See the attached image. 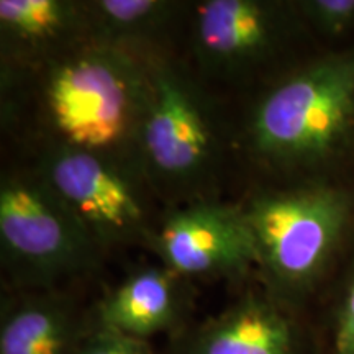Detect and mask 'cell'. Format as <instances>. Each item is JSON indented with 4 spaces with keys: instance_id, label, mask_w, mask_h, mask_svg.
<instances>
[{
    "instance_id": "8992f818",
    "label": "cell",
    "mask_w": 354,
    "mask_h": 354,
    "mask_svg": "<svg viewBox=\"0 0 354 354\" xmlns=\"http://www.w3.org/2000/svg\"><path fill=\"white\" fill-rule=\"evenodd\" d=\"M41 177L97 245L146 234L143 201L117 159L59 143Z\"/></svg>"
},
{
    "instance_id": "5bb4252c",
    "label": "cell",
    "mask_w": 354,
    "mask_h": 354,
    "mask_svg": "<svg viewBox=\"0 0 354 354\" xmlns=\"http://www.w3.org/2000/svg\"><path fill=\"white\" fill-rule=\"evenodd\" d=\"M300 10L323 35L336 37L354 26V0H308Z\"/></svg>"
},
{
    "instance_id": "ba28073f",
    "label": "cell",
    "mask_w": 354,
    "mask_h": 354,
    "mask_svg": "<svg viewBox=\"0 0 354 354\" xmlns=\"http://www.w3.org/2000/svg\"><path fill=\"white\" fill-rule=\"evenodd\" d=\"M284 33L281 8L256 0H210L196 17V46L215 69H241L258 63Z\"/></svg>"
},
{
    "instance_id": "4fadbf2b",
    "label": "cell",
    "mask_w": 354,
    "mask_h": 354,
    "mask_svg": "<svg viewBox=\"0 0 354 354\" xmlns=\"http://www.w3.org/2000/svg\"><path fill=\"white\" fill-rule=\"evenodd\" d=\"M92 19L109 38H138L169 15L172 3L159 0H100L88 6Z\"/></svg>"
},
{
    "instance_id": "7a4b0ae2",
    "label": "cell",
    "mask_w": 354,
    "mask_h": 354,
    "mask_svg": "<svg viewBox=\"0 0 354 354\" xmlns=\"http://www.w3.org/2000/svg\"><path fill=\"white\" fill-rule=\"evenodd\" d=\"M354 131V53L322 57L272 88L251 120L259 156L307 166L333 156Z\"/></svg>"
},
{
    "instance_id": "2e32d148",
    "label": "cell",
    "mask_w": 354,
    "mask_h": 354,
    "mask_svg": "<svg viewBox=\"0 0 354 354\" xmlns=\"http://www.w3.org/2000/svg\"><path fill=\"white\" fill-rule=\"evenodd\" d=\"M333 354H354V272L336 315Z\"/></svg>"
},
{
    "instance_id": "9c48e42d",
    "label": "cell",
    "mask_w": 354,
    "mask_h": 354,
    "mask_svg": "<svg viewBox=\"0 0 354 354\" xmlns=\"http://www.w3.org/2000/svg\"><path fill=\"white\" fill-rule=\"evenodd\" d=\"M292 318L269 297L248 295L207 323L185 354H297Z\"/></svg>"
},
{
    "instance_id": "8fae6325",
    "label": "cell",
    "mask_w": 354,
    "mask_h": 354,
    "mask_svg": "<svg viewBox=\"0 0 354 354\" xmlns=\"http://www.w3.org/2000/svg\"><path fill=\"white\" fill-rule=\"evenodd\" d=\"M81 339L73 310L57 299H25L3 312L0 354H77Z\"/></svg>"
},
{
    "instance_id": "6da1fadb",
    "label": "cell",
    "mask_w": 354,
    "mask_h": 354,
    "mask_svg": "<svg viewBox=\"0 0 354 354\" xmlns=\"http://www.w3.org/2000/svg\"><path fill=\"white\" fill-rule=\"evenodd\" d=\"M148 88V68L113 44H97L51 69L48 115L61 145L117 159L136 143Z\"/></svg>"
},
{
    "instance_id": "7c38bea8",
    "label": "cell",
    "mask_w": 354,
    "mask_h": 354,
    "mask_svg": "<svg viewBox=\"0 0 354 354\" xmlns=\"http://www.w3.org/2000/svg\"><path fill=\"white\" fill-rule=\"evenodd\" d=\"M76 7L63 0H2L0 30L8 43L26 48L46 46L69 32Z\"/></svg>"
},
{
    "instance_id": "3957f363",
    "label": "cell",
    "mask_w": 354,
    "mask_h": 354,
    "mask_svg": "<svg viewBox=\"0 0 354 354\" xmlns=\"http://www.w3.org/2000/svg\"><path fill=\"white\" fill-rule=\"evenodd\" d=\"M243 210L258 268L277 294L307 290L342 241L351 202L328 185L277 190L254 197Z\"/></svg>"
},
{
    "instance_id": "52a82bcc",
    "label": "cell",
    "mask_w": 354,
    "mask_h": 354,
    "mask_svg": "<svg viewBox=\"0 0 354 354\" xmlns=\"http://www.w3.org/2000/svg\"><path fill=\"white\" fill-rule=\"evenodd\" d=\"M148 236L162 266L179 277L234 276L258 266L245 215L234 207L194 203Z\"/></svg>"
},
{
    "instance_id": "30bf717a",
    "label": "cell",
    "mask_w": 354,
    "mask_h": 354,
    "mask_svg": "<svg viewBox=\"0 0 354 354\" xmlns=\"http://www.w3.org/2000/svg\"><path fill=\"white\" fill-rule=\"evenodd\" d=\"M179 276L165 268H145L102 300L99 325L145 342L165 331L179 313Z\"/></svg>"
},
{
    "instance_id": "9a60e30c",
    "label": "cell",
    "mask_w": 354,
    "mask_h": 354,
    "mask_svg": "<svg viewBox=\"0 0 354 354\" xmlns=\"http://www.w3.org/2000/svg\"><path fill=\"white\" fill-rule=\"evenodd\" d=\"M77 354H153L148 344L130 336L99 325V328L82 336Z\"/></svg>"
},
{
    "instance_id": "277c9868",
    "label": "cell",
    "mask_w": 354,
    "mask_h": 354,
    "mask_svg": "<svg viewBox=\"0 0 354 354\" xmlns=\"http://www.w3.org/2000/svg\"><path fill=\"white\" fill-rule=\"evenodd\" d=\"M0 241L7 263L33 282L84 271L97 243L43 177H7L0 187Z\"/></svg>"
},
{
    "instance_id": "5b68a950",
    "label": "cell",
    "mask_w": 354,
    "mask_h": 354,
    "mask_svg": "<svg viewBox=\"0 0 354 354\" xmlns=\"http://www.w3.org/2000/svg\"><path fill=\"white\" fill-rule=\"evenodd\" d=\"M148 71V100L135 143L143 165L161 184H196L215 154L209 115L197 92L171 68L158 64Z\"/></svg>"
}]
</instances>
